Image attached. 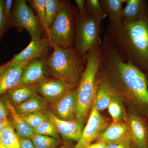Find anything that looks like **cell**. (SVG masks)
<instances>
[{
    "mask_svg": "<svg viewBox=\"0 0 148 148\" xmlns=\"http://www.w3.org/2000/svg\"><path fill=\"white\" fill-rule=\"evenodd\" d=\"M29 61L10 65L0 73V95L18 85L23 69Z\"/></svg>",
    "mask_w": 148,
    "mask_h": 148,
    "instance_id": "16",
    "label": "cell"
},
{
    "mask_svg": "<svg viewBox=\"0 0 148 148\" xmlns=\"http://www.w3.org/2000/svg\"><path fill=\"white\" fill-rule=\"evenodd\" d=\"M48 102L43 97L38 95L30 98L20 105L14 106L19 115L27 114L47 110Z\"/></svg>",
    "mask_w": 148,
    "mask_h": 148,
    "instance_id": "20",
    "label": "cell"
},
{
    "mask_svg": "<svg viewBox=\"0 0 148 148\" xmlns=\"http://www.w3.org/2000/svg\"><path fill=\"white\" fill-rule=\"evenodd\" d=\"M1 100L8 109L12 119V124L19 139H30L34 135L33 130L22 119L21 116L16 112L14 106L11 103L6 93L3 94Z\"/></svg>",
    "mask_w": 148,
    "mask_h": 148,
    "instance_id": "18",
    "label": "cell"
},
{
    "mask_svg": "<svg viewBox=\"0 0 148 148\" xmlns=\"http://www.w3.org/2000/svg\"><path fill=\"white\" fill-rule=\"evenodd\" d=\"M11 63L10 61H8L7 62L5 63V64H2V65L0 66V73H1L6 68H7L8 66L10 65Z\"/></svg>",
    "mask_w": 148,
    "mask_h": 148,
    "instance_id": "39",
    "label": "cell"
},
{
    "mask_svg": "<svg viewBox=\"0 0 148 148\" xmlns=\"http://www.w3.org/2000/svg\"><path fill=\"white\" fill-rule=\"evenodd\" d=\"M101 49L89 51L85 57V69L77 89L76 118L84 121L92 107L99 86L98 68Z\"/></svg>",
    "mask_w": 148,
    "mask_h": 148,
    "instance_id": "4",
    "label": "cell"
},
{
    "mask_svg": "<svg viewBox=\"0 0 148 148\" xmlns=\"http://www.w3.org/2000/svg\"><path fill=\"white\" fill-rule=\"evenodd\" d=\"M21 116L28 126L33 130L49 119L47 115L42 112H37Z\"/></svg>",
    "mask_w": 148,
    "mask_h": 148,
    "instance_id": "29",
    "label": "cell"
},
{
    "mask_svg": "<svg viewBox=\"0 0 148 148\" xmlns=\"http://www.w3.org/2000/svg\"><path fill=\"white\" fill-rule=\"evenodd\" d=\"M5 1L0 0V41L4 33L9 27L7 18L4 12Z\"/></svg>",
    "mask_w": 148,
    "mask_h": 148,
    "instance_id": "31",
    "label": "cell"
},
{
    "mask_svg": "<svg viewBox=\"0 0 148 148\" xmlns=\"http://www.w3.org/2000/svg\"><path fill=\"white\" fill-rule=\"evenodd\" d=\"M113 94L103 85L99 84L93 105L100 112L108 108Z\"/></svg>",
    "mask_w": 148,
    "mask_h": 148,
    "instance_id": "22",
    "label": "cell"
},
{
    "mask_svg": "<svg viewBox=\"0 0 148 148\" xmlns=\"http://www.w3.org/2000/svg\"><path fill=\"white\" fill-rule=\"evenodd\" d=\"M130 136L135 148H148V123L141 115L133 113L127 122Z\"/></svg>",
    "mask_w": 148,
    "mask_h": 148,
    "instance_id": "11",
    "label": "cell"
},
{
    "mask_svg": "<svg viewBox=\"0 0 148 148\" xmlns=\"http://www.w3.org/2000/svg\"><path fill=\"white\" fill-rule=\"evenodd\" d=\"M52 53L45 60L49 73L75 88L79 84L85 69V62L73 47H53Z\"/></svg>",
    "mask_w": 148,
    "mask_h": 148,
    "instance_id": "3",
    "label": "cell"
},
{
    "mask_svg": "<svg viewBox=\"0 0 148 148\" xmlns=\"http://www.w3.org/2000/svg\"><path fill=\"white\" fill-rule=\"evenodd\" d=\"M119 101L116 95H113L108 108L109 113L114 122L120 121L122 118L123 111Z\"/></svg>",
    "mask_w": 148,
    "mask_h": 148,
    "instance_id": "30",
    "label": "cell"
},
{
    "mask_svg": "<svg viewBox=\"0 0 148 148\" xmlns=\"http://www.w3.org/2000/svg\"><path fill=\"white\" fill-rule=\"evenodd\" d=\"M45 60L35 59L29 61L24 67L18 85H35L50 75Z\"/></svg>",
    "mask_w": 148,
    "mask_h": 148,
    "instance_id": "14",
    "label": "cell"
},
{
    "mask_svg": "<svg viewBox=\"0 0 148 148\" xmlns=\"http://www.w3.org/2000/svg\"><path fill=\"white\" fill-rule=\"evenodd\" d=\"M34 134L49 136L60 139V135L55 125L50 120L44 122L33 129Z\"/></svg>",
    "mask_w": 148,
    "mask_h": 148,
    "instance_id": "27",
    "label": "cell"
},
{
    "mask_svg": "<svg viewBox=\"0 0 148 148\" xmlns=\"http://www.w3.org/2000/svg\"><path fill=\"white\" fill-rule=\"evenodd\" d=\"M21 148H35L30 139H19Z\"/></svg>",
    "mask_w": 148,
    "mask_h": 148,
    "instance_id": "35",
    "label": "cell"
},
{
    "mask_svg": "<svg viewBox=\"0 0 148 148\" xmlns=\"http://www.w3.org/2000/svg\"><path fill=\"white\" fill-rule=\"evenodd\" d=\"M108 123L100 112L92 105L89 118L84 127L80 140L77 143L75 148H85L98 139L99 136L107 128Z\"/></svg>",
    "mask_w": 148,
    "mask_h": 148,
    "instance_id": "8",
    "label": "cell"
},
{
    "mask_svg": "<svg viewBox=\"0 0 148 148\" xmlns=\"http://www.w3.org/2000/svg\"><path fill=\"white\" fill-rule=\"evenodd\" d=\"M147 77H148V74L147 75Z\"/></svg>",
    "mask_w": 148,
    "mask_h": 148,
    "instance_id": "42",
    "label": "cell"
},
{
    "mask_svg": "<svg viewBox=\"0 0 148 148\" xmlns=\"http://www.w3.org/2000/svg\"><path fill=\"white\" fill-rule=\"evenodd\" d=\"M38 93L51 105L61 99L67 92L76 88L57 79L48 77L34 85Z\"/></svg>",
    "mask_w": 148,
    "mask_h": 148,
    "instance_id": "9",
    "label": "cell"
},
{
    "mask_svg": "<svg viewBox=\"0 0 148 148\" xmlns=\"http://www.w3.org/2000/svg\"><path fill=\"white\" fill-rule=\"evenodd\" d=\"M101 25L96 18L87 13L84 17L77 14L74 47L85 62L87 53L101 45Z\"/></svg>",
    "mask_w": 148,
    "mask_h": 148,
    "instance_id": "6",
    "label": "cell"
},
{
    "mask_svg": "<svg viewBox=\"0 0 148 148\" xmlns=\"http://www.w3.org/2000/svg\"><path fill=\"white\" fill-rule=\"evenodd\" d=\"M59 148H75V147L70 145H66L62 146V147H61Z\"/></svg>",
    "mask_w": 148,
    "mask_h": 148,
    "instance_id": "40",
    "label": "cell"
},
{
    "mask_svg": "<svg viewBox=\"0 0 148 148\" xmlns=\"http://www.w3.org/2000/svg\"><path fill=\"white\" fill-rule=\"evenodd\" d=\"M107 145L106 148H128L123 145H119V144H107Z\"/></svg>",
    "mask_w": 148,
    "mask_h": 148,
    "instance_id": "38",
    "label": "cell"
},
{
    "mask_svg": "<svg viewBox=\"0 0 148 148\" xmlns=\"http://www.w3.org/2000/svg\"><path fill=\"white\" fill-rule=\"evenodd\" d=\"M133 148H135V147H133Z\"/></svg>",
    "mask_w": 148,
    "mask_h": 148,
    "instance_id": "43",
    "label": "cell"
},
{
    "mask_svg": "<svg viewBox=\"0 0 148 148\" xmlns=\"http://www.w3.org/2000/svg\"><path fill=\"white\" fill-rule=\"evenodd\" d=\"M45 5L47 25L49 30L61 10L62 1L45 0Z\"/></svg>",
    "mask_w": 148,
    "mask_h": 148,
    "instance_id": "24",
    "label": "cell"
},
{
    "mask_svg": "<svg viewBox=\"0 0 148 148\" xmlns=\"http://www.w3.org/2000/svg\"><path fill=\"white\" fill-rule=\"evenodd\" d=\"M127 0H100L104 14L110 22H114L122 18L124 3Z\"/></svg>",
    "mask_w": 148,
    "mask_h": 148,
    "instance_id": "21",
    "label": "cell"
},
{
    "mask_svg": "<svg viewBox=\"0 0 148 148\" xmlns=\"http://www.w3.org/2000/svg\"><path fill=\"white\" fill-rule=\"evenodd\" d=\"M11 16L9 27H13L18 31L27 30L32 40L43 38V29L38 16L25 0H16L13 2Z\"/></svg>",
    "mask_w": 148,
    "mask_h": 148,
    "instance_id": "7",
    "label": "cell"
},
{
    "mask_svg": "<svg viewBox=\"0 0 148 148\" xmlns=\"http://www.w3.org/2000/svg\"><path fill=\"white\" fill-rule=\"evenodd\" d=\"M85 8L86 13L96 18L102 24L103 19L106 16L104 14L100 0H86Z\"/></svg>",
    "mask_w": 148,
    "mask_h": 148,
    "instance_id": "26",
    "label": "cell"
},
{
    "mask_svg": "<svg viewBox=\"0 0 148 148\" xmlns=\"http://www.w3.org/2000/svg\"><path fill=\"white\" fill-rule=\"evenodd\" d=\"M0 142L6 148H21L19 138L11 124L0 134Z\"/></svg>",
    "mask_w": 148,
    "mask_h": 148,
    "instance_id": "23",
    "label": "cell"
},
{
    "mask_svg": "<svg viewBox=\"0 0 148 148\" xmlns=\"http://www.w3.org/2000/svg\"><path fill=\"white\" fill-rule=\"evenodd\" d=\"M0 148H6L0 142Z\"/></svg>",
    "mask_w": 148,
    "mask_h": 148,
    "instance_id": "41",
    "label": "cell"
},
{
    "mask_svg": "<svg viewBox=\"0 0 148 148\" xmlns=\"http://www.w3.org/2000/svg\"><path fill=\"white\" fill-rule=\"evenodd\" d=\"M122 18L128 22L148 19V3L145 0H127Z\"/></svg>",
    "mask_w": 148,
    "mask_h": 148,
    "instance_id": "17",
    "label": "cell"
},
{
    "mask_svg": "<svg viewBox=\"0 0 148 148\" xmlns=\"http://www.w3.org/2000/svg\"><path fill=\"white\" fill-rule=\"evenodd\" d=\"M98 141L106 144H119L128 148H132L127 123L114 122L107 127L99 136Z\"/></svg>",
    "mask_w": 148,
    "mask_h": 148,
    "instance_id": "12",
    "label": "cell"
},
{
    "mask_svg": "<svg viewBox=\"0 0 148 148\" xmlns=\"http://www.w3.org/2000/svg\"><path fill=\"white\" fill-rule=\"evenodd\" d=\"M77 13L70 1H62L61 10L46 33L51 47H73Z\"/></svg>",
    "mask_w": 148,
    "mask_h": 148,
    "instance_id": "5",
    "label": "cell"
},
{
    "mask_svg": "<svg viewBox=\"0 0 148 148\" xmlns=\"http://www.w3.org/2000/svg\"><path fill=\"white\" fill-rule=\"evenodd\" d=\"M43 113L55 125L64 141H74L77 143L79 141L84 129V121L77 118L71 121L63 120L56 116L51 111L46 110Z\"/></svg>",
    "mask_w": 148,
    "mask_h": 148,
    "instance_id": "10",
    "label": "cell"
},
{
    "mask_svg": "<svg viewBox=\"0 0 148 148\" xmlns=\"http://www.w3.org/2000/svg\"><path fill=\"white\" fill-rule=\"evenodd\" d=\"M12 0H6L4 3V12L8 21V24L10 22L11 16L12 11Z\"/></svg>",
    "mask_w": 148,
    "mask_h": 148,
    "instance_id": "32",
    "label": "cell"
},
{
    "mask_svg": "<svg viewBox=\"0 0 148 148\" xmlns=\"http://www.w3.org/2000/svg\"><path fill=\"white\" fill-rule=\"evenodd\" d=\"M27 2L36 12L42 27L47 33L48 29L47 25L45 0H29Z\"/></svg>",
    "mask_w": 148,
    "mask_h": 148,
    "instance_id": "28",
    "label": "cell"
},
{
    "mask_svg": "<svg viewBox=\"0 0 148 148\" xmlns=\"http://www.w3.org/2000/svg\"><path fill=\"white\" fill-rule=\"evenodd\" d=\"M7 94L14 106L20 105L38 95L34 85H18L10 90Z\"/></svg>",
    "mask_w": 148,
    "mask_h": 148,
    "instance_id": "19",
    "label": "cell"
},
{
    "mask_svg": "<svg viewBox=\"0 0 148 148\" xmlns=\"http://www.w3.org/2000/svg\"><path fill=\"white\" fill-rule=\"evenodd\" d=\"M51 45L47 37L36 40H32L26 48L12 58L10 65L40 59L47 53Z\"/></svg>",
    "mask_w": 148,
    "mask_h": 148,
    "instance_id": "13",
    "label": "cell"
},
{
    "mask_svg": "<svg viewBox=\"0 0 148 148\" xmlns=\"http://www.w3.org/2000/svg\"><path fill=\"white\" fill-rule=\"evenodd\" d=\"M122 60L148 74V19L109 22L104 34Z\"/></svg>",
    "mask_w": 148,
    "mask_h": 148,
    "instance_id": "2",
    "label": "cell"
},
{
    "mask_svg": "<svg viewBox=\"0 0 148 148\" xmlns=\"http://www.w3.org/2000/svg\"><path fill=\"white\" fill-rule=\"evenodd\" d=\"M107 144L103 142L98 141L94 144H91L85 148H106Z\"/></svg>",
    "mask_w": 148,
    "mask_h": 148,
    "instance_id": "36",
    "label": "cell"
},
{
    "mask_svg": "<svg viewBox=\"0 0 148 148\" xmlns=\"http://www.w3.org/2000/svg\"><path fill=\"white\" fill-rule=\"evenodd\" d=\"M9 112L5 104L0 98V119L3 121H8V116Z\"/></svg>",
    "mask_w": 148,
    "mask_h": 148,
    "instance_id": "33",
    "label": "cell"
},
{
    "mask_svg": "<svg viewBox=\"0 0 148 148\" xmlns=\"http://www.w3.org/2000/svg\"><path fill=\"white\" fill-rule=\"evenodd\" d=\"M77 89L67 92L56 103L51 105V112L59 119L71 121L76 118Z\"/></svg>",
    "mask_w": 148,
    "mask_h": 148,
    "instance_id": "15",
    "label": "cell"
},
{
    "mask_svg": "<svg viewBox=\"0 0 148 148\" xmlns=\"http://www.w3.org/2000/svg\"><path fill=\"white\" fill-rule=\"evenodd\" d=\"M10 124L9 121H3L0 119V134L6 127Z\"/></svg>",
    "mask_w": 148,
    "mask_h": 148,
    "instance_id": "37",
    "label": "cell"
},
{
    "mask_svg": "<svg viewBox=\"0 0 148 148\" xmlns=\"http://www.w3.org/2000/svg\"><path fill=\"white\" fill-rule=\"evenodd\" d=\"M98 68L100 84L114 95L125 96L137 111L148 117V78L132 64L122 61L108 40L103 37Z\"/></svg>",
    "mask_w": 148,
    "mask_h": 148,
    "instance_id": "1",
    "label": "cell"
},
{
    "mask_svg": "<svg viewBox=\"0 0 148 148\" xmlns=\"http://www.w3.org/2000/svg\"><path fill=\"white\" fill-rule=\"evenodd\" d=\"M31 140L35 148H58L62 143L60 139L36 134Z\"/></svg>",
    "mask_w": 148,
    "mask_h": 148,
    "instance_id": "25",
    "label": "cell"
},
{
    "mask_svg": "<svg viewBox=\"0 0 148 148\" xmlns=\"http://www.w3.org/2000/svg\"><path fill=\"white\" fill-rule=\"evenodd\" d=\"M77 8L78 13L81 16L84 17L86 15L85 8V1L84 0H75Z\"/></svg>",
    "mask_w": 148,
    "mask_h": 148,
    "instance_id": "34",
    "label": "cell"
}]
</instances>
